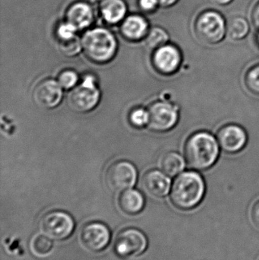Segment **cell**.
<instances>
[{"label": "cell", "instance_id": "13", "mask_svg": "<svg viewBox=\"0 0 259 260\" xmlns=\"http://www.w3.org/2000/svg\"><path fill=\"white\" fill-rule=\"evenodd\" d=\"M217 142L224 151L234 154L244 148L247 142V135L237 125H227L219 130Z\"/></svg>", "mask_w": 259, "mask_h": 260}, {"label": "cell", "instance_id": "27", "mask_svg": "<svg viewBox=\"0 0 259 260\" xmlns=\"http://www.w3.org/2000/svg\"><path fill=\"white\" fill-rule=\"evenodd\" d=\"M77 29L70 24V23L65 22L61 23L56 29V36H57L58 41H62V40L70 39L77 36L76 32Z\"/></svg>", "mask_w": 259, "mask_h": 260}, {"label": "cell", "instance_id": "15", "mask_svg": "<svg viewBox=\"0 0 259 260\" xmlns=\"http://www.w3.org/2000/svg\"><path fill=\"white\" fill-rule=\"evenodd\" d=\"M144 189L150 195L158 198L166 197L171 189V180L168 175L158 170L149 171L142 179Z\"/></svg>", "mask_w": 259, "mask_h": 260}, {"label": "cell", "instance_id": "19", "mask_svg": "<svg viewBox=\"0 0 259 260\" xmlns=\"http://www.w3.org/2000/svg\"><path fill=\"white\" fill-rule=\"evenodd\" d=\"M161 169L169 177H175L183 171L185 160L176 152H168L163 157L161 163Z\"/></svg>", "mask_w": 259, "mask_h": 260}, {"label": "cell", "instance_id": "8", "mask_svg": "<svg viewBox=\"0 0 259 260\" xmlns=\"http://www.w3.org/2000/svg\"><path fill=\"white\" fill-rule=\"evenodd\" d=\"M137 180V171L132 164L125 160L113 164L106 174V182L111 190L123 192L131 189Z\"/></svg>", "mask_w": 259, "mask_h": 260}, {"label": "cell", "instance_id": "30", "mask_svg": "<svg viewBox=\"0 0 259 260\" xmlns=\"http://www.w3.org/2000/svg\"><path fill=\"white\" fill-rule=\"evenodd\" d=\"M252 21L254 24L259 28V3L254 8L253 12H252Z\"/></svg>", "mask_w": 259, "mask_h": 260}, {"label": "cell", "instance_id": "17", "mask_svg": "<svg viewBox=\"0 0 259 260\" xmlns=\"http://www.w3.org/2000/svg\"><path fill=\"white\" fill-rule=\"evenodd\" d=\"M100 12L106 23L118 24L124 19L127 12V6L124 0H101Z\"/></svg>", "mask_w": 259, "mask_h": 260}, {"label": "cell", "instance_id": "23", "mask_svg": "<svg viewBox=\"0 0 259 260\" xmlns=\"http://www.w3.org/2000/svg\"><path fill=\"white\" fill-rule=\"evenodd\" d=\"M58 46L61 53L68 56L78 54L80 52L81 47H82V41H80L78 36L70 39L58 41Z\"/></svg>", "mask_w": 259, "mask_h": 260}, {"label": "cell", "instance_id": "25", "mask_svg": "<svg viewBox=\"0 0 259 260\" xmlns=\"http://www.w3.org/2000/svg\"><path fill=\"white\" fill-rule=\"evenodd\" d=\"M79 81V76L76 72L72 70H65L58 76V82L62 88L65 89L75 87Z\"/></svg>", "mask_w": 259, "mask_h": 260}, {"label": "cell", "instance_id": "6", "mask_svg": "<svg viewBox=\"0 0 259 260\" xmlns=\"http://www.w3.org/2000/svg\"><path fill=\"white\" fill-rule=\"evenodd\" d=\"M147 239L145 235L135 229L122 231L116 238L114 250L117 256L123 259L135 257L144 253L147 249Z\"/></svg>", "mask_w": 259, "mask_h": 260}, {"label": "cell", "instance_id": "33", "mask_svg": "<svg viewBox=\"0 0 259 260\" xmlns=\"http://www.w3.org/2000/svg\"><path fill=\"white\" fill-rule=\"evenodd\" d=\"M258 43H259V32H258Z\"/></svg>", "mask_w": 259, "mask_h": 260}, {"label": "cell", "instance_id": "21", "mask_svg": "<svg viewBox=\"0 0 259 260\" xmlns=\"http://www.w3.org/2000/svg\"><path fill=\"white\" fill-rule=\"evenodd\" d=\"M168 40V34L165 30L159 27L151 28L144 38L146 46L152 50H157L159 47L165 45Z\"/></svg>", "mask_w": 259, "mask_h": 260}, {"label": "cell", "instance_id": "29", "mask_svg": "<svg viewBox=\"0 0 259 260\" xmlns=\"http://www.w3.org/2000/svg\"><path fill=\"white\" fill-rule=\"evenodd\" d=\"M252 218L254 224L259 228V201L255 203L252 210Z\"/></svg>", "mask_w": 259, "mask_h": 260}, {"label": "cell", "instance_id": "10", "mask_svg": "<svg viewBox=\"0 0 259 260\" xmlns=\"http://www.w3.org/2000/svg\"><path fill=\"white\" fill-rule=\"evenodd\" d=\"M109 229L100 222H91L84 226L81 231L82 245L89 251L97 253L104 250L110 241Z\"/></svg>", "mask_w": 259, "mask_h": 260}, {"label": "cell", "instance_id": "31", "mask_svg": "<svg viewBox=\"0 0 259 260\" xmlns=\"http://www.w3.org/2000/svg\"><path fill=\"white\" fill-rule=\"evenodd\" d=\"M159 6L162 7H170L174 5L178 0H157Z\"/></svg>", "mask_w": 259, "mask_h": 260}, {"label": "cell", "instance_id": "1", "mask_svg": "<svg viewBox=\"0 0 259 260\" xmlns=\"http://www.w3.org/2000/svg\"><path fill=\"white\" fill-rule=\"evenodd\" d=\"M205 194V183L202 176L195 171H187L175 179L170 189V200L177 209L190 211L200 205Z\"/></svg>", "mask_w": 259, "mask_h": 260}, {"label": "cell", "instance_id": "16", "mask_svg": "<svg viewBox=\"0 0 259 260\" xmlns=\"http://www.w3.org/2000/svg\"><path fill=\"white\" fill-rule=\"evenodd\" d=\"M149 31V24L144 17L138 15H129L123 20L121 33L126 39L138 41L145 38Z\"/></svg>", "mask_w": 259, "mask_h": 260}, {"label": "cell", "instance_id": "26", "mask_svg": "<svg viewBox=\"0 0 259 260\" xmlns=\"http://www.w3.org/2000/svg\"><path fill=\"white\" fill-rule=\"evenodd\" d=\"M149 112L142 108H136L130 113L129 120L133 126L136 127H143L149 124Z\"/></svg>", "mask_w": 259, "mask_h": 260}, {"label": "cell", "instance_id": "11", "mask_svg": "<svg viewBox=\"0 0 259 260\" xmlns=\"http://www.w3.org/2000/svg\"><path fill=\"white\" fill-rule=\"evenodd\" d=\"M153 65L161 74L172 75L177 71L182 62V55L176 46L165 44L155 50Z\"/></svg>", "mask_w": 259, "mask_h": 260}, {"label": "cell", "instance_id": "4", "mask_svg": "<svg viewBox=\"0 0 259 260\" xmlns=\"http://www.w3.org/2000/svg\"><path fill=\"white\" fill-rule=\"evenodd\" d=\"M195 31L202 42L214 44L220 42L227 33L222 15L215 11H206L199 15L195 24Z\"/></svg>", "mask_w": 259, "mask_h": 260}, {"label": "cell", "instance_id": "28", "mask_svg": "<svg viewBox=\"0 0 259 260\" xmlns=\"http://www.w3.org/2000/svg\"><path fill=\"white\" fill-rule=\"evenodd\" d=\"M138 6L144 12H151L155 10L159 5L157 0H138Z\"/></svg>", "mask_w": 259, "mask_h": 260}, {"label": "cell", "instance_id": "32", "mask_svg": "<svg viewBox=\"0 0 259 260\" xmlns=\"http://www.w3.org/2000/svg\"><path fill=\"white\" fill-rule=\"evenodd\" d=\"M211 3H214L216 5H220V6H224V5L228 4V3H231L232 0H209Z\"/></svg>", "mask_w": 259, "mask_h": 260}, {"label": "cell", "instance_id": "24", "mask_svg": "<svg viewBox=\"0 0 259 260\" xmlns=\"http://www.w3.org/2000/svg\"><path fill=\"white\" fill-rule=\"evenodd\" d=\"M245 82L251 92L259 95V65L252 67L248 71Z\"/></svg>", "mask_w": 259, "mask_h": 260}, {"label": "cell", "instance_id": "5", "mask_svg": "<svg viewBox=\"0 0 259 260\" xmlns=\"http://www.w3.org/2000/svg\"><path fill=\"white\" fill-rule=\"evenodd\" d=\"M100 99V92L95 79L88 76L79 86L75 87L68 95V105L77 112L85 113L95 108Z\"/></svg>", "mask_w": 259, "mask_h": 260}, {"label": "cell", "instance_id": "9", "mask_svg": "<svg viewBox=\"0 0 259 260\" xmlns=\"http://www.w3.org/2000/svg\"><path fill=\"white\" fill-rule=\"evenodd\" d=\"M149 126L158 132H165L176 126L179 112L175 105L167 102H156L149 108Z\"/></svg>", "mask_w": 259, "mask_h": 260}, {"label": "cell", "instance_id": "18", "mask_svg": "<svg viewBox=\"0 0 259 260\" xmlns=\"http://www.w3.org/2000/svg\"><path fill=\"white\" fill-rule=\"evenodd\" d=\"M120 209L126 215L140 213L144 206V199L138 191L129 189L122 192L118 200Z\"/></svg>", "mask_w": 259, "mask_h": 260}, {"label": "cell", "instance_id": "14", "mask_svg": "<svg viewBox=\"0 0 259 260\" xmlns=\"http://www.w3.org/2000/svg\"><path fill=\"white\" fill-rule=\"evenodd\" d=\"M65 18L67 22L72 24L78 30H84L94 21V11L88 3L76 2L67 9Z\"/></svg>", "mask_w": 259, "mask_h": 260}, {"label": "cell", "instance_id": "3", "mask_svg": "<svg viewBox=\"0 0 259 260\" xmlns=\"http://www.w3.org/2000/svg\"><path fill=\"white\" fill-rule=\"evenodd\" d=\"M81 41L85 55L93 62L104 63L117 53V39L109 30L103 27L85 32Z\"/></svg>", "mask_w": 259, "mask_h": 260}, {"label": "cell", "instance_id": "2", "mask_svg": "<svg viewBox=\"0 0 259 260\" xmlns=\"http://www.w3.org/2000/svg\"><path fill=\"white\" fill-rule=\"evenodd\" d=\"M215 138L206 132L190 136L185 145V156L191 168L199 171L208 169L218 158L220 148Z\"/></svg>", "mask_w": 259, "mask_h": 260}, {"label": "cell", "instance_id": "7", "mask_svg": "<svg viewBox=\"0 0 259 260\" xmlns=\"http://www.w3.org/2000/svg\"><path fill=\"white\" fill-rule=\"evenodd\" d=\"M41 231L50 239H66L75 229L73 218L63 212H52L43 217L40 224Z\"/></svg>", "mask_w": 259, "mask_h": 260}, {"label": "cell", "instance_id": "22", "mask_svg": "<svg viewBox=\"0 0 259 260\" xmlns=\"http://www.w3.org/2000/svg\"><path fill=\"white\" fill-rule=\"evenodd\" d=\"M53 243L45 235H35L30 241V249L36 256H44L50 253Z\"/></svg>", "mask_w": 259, "mask_h": 260}, {"label": "cell", "instance_id": "12", "mask_svg": "<svg viewBox=\"0 0 259 260\" xmlns=\"http://www.w3.org/2000/svg\"><path fill=\"white\" fill-rule=\"evenodd\" d=\"M62 87L53 79L40 82L33 92V99L38 106L45 109L55 108L60 103L62 98Z\"/></svg>", "mask_w": 259, "mask_h": 260}, {"label": "cell", "instance_id": "20", "mask_svg": "<svg viewBox=\"0 0 259 260\" xmlns=\"http://www.w3.org/2000/svg\"><path fill=\"white\" fill-rule=\"evenodd\" d=\"M226 30L231 39L241 40L249 33V24L243 17H233L227 22Z\"/></svg>", "mask_w": 259, "mask_h": 260}]
</instances>
